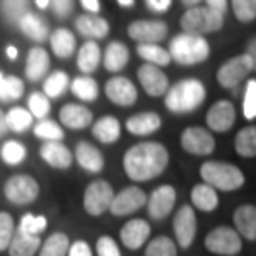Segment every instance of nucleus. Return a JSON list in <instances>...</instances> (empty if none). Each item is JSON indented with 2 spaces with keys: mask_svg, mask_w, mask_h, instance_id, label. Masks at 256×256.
<instances>
[{
  "mask_svg": "<svg viewBox=\"0 0 256 256\" xmlns=\"http://www.w3.org/2000/svg\"><path fill=\"white\" fill-rule=\"evenodd\" d=\"M200 175L203 178V183L210 185L213 190L234 192L244 185L243 172L232 163L218 160L204 162L200 168Z\"/></svg>",
  "mask_w": 256,
  "mask_h": 256,
  "instance_id": "nucleus-3",
  "label": "nucleus"
},
{
  "mask_svg": "<svg viewBox=\"0 0 256 256\" xmlns=\"http://www.w3.org/2000/svg\"><path fill=\"white\" fill-rule=\"evenodd\" d=\"M192 203L200 212H213L220 203L218 193L206 183H198L192 188Z\"/></svg>",
  "mask_w": 256,
  "mask_h": 256,
  "instance_id": "nucleus-30",
  "label": "nucleus"
},
{
  "mask_svg": "<svg viewBox=\"0 0 256 256\" xmlns=\"http://www.w3.org/2000/svg\"><path fill=\"white\" fill-rule=\"evenodd\" d=\"M4 192L10 203L30 204L38 198L40 186L34 176L18 173V175H14L8 178L7 183H5Z\"/></svg>",
  "mask_w": 256,
  "mask_h": 256,
  "instance_id": "nucleus-8",
  "label": "nucleus"
},
{
  "mask_svg": "<svg viewBox=\"0 0 256 256\" xmlns=\"http://www.w3.org/2000/svg\"><path fill=\"white\" fill-rule=\"evenodd\" d=\"M122 7H133L135 5V0H116Z\"/></svg>",
  "mask_w": 256,
  "mask_h": 256,
  "instance_id": "nucleus-57",
  "label": "nucleus"
},
{
  "mask_svg": "<svg viewBox=\"0 0 256 256\" xmlns=\"http://www.w3.org/2000/svg\"><path fill=\"white\" fill-rule=\"evenodd\" d=\"M254 57L250 54L238 55V57L230 58L220 66L216 80L223 88H236L242 82L250 75V72L254 70Z\"/></svg>",
  "mask_w": 256,
  "mask_h": 256,
  "instance_id": "nucleus-6",
  "label": "nucleus"
},
{
  "mask_svg": "<svg viewBox=\"0 0 256 256\" xmlns=\"http://www.w3.org/2000/svg\"><path fill=\"white\" fill-rule=\"evenodd\" d=\"M204 2H206L208 8L216 10V12L223 14V15H224V12H226V8H228V0H204Z\"/></svg>",
  "mask_w": 256,
  "mask_h": 256,
  "instance_id": "nucleus-53",
  "label": "nucleus"
},
{
  "mask_svg": "<svg viewBox=\"0 0 256 256\" xmlns=\"http://www.w3.org/2000/svg\"><path fill=\"white\" fill-rule=\"evenodd\" d=\"M243 115L248 120L256 118V80L252 78L246 84L244 88V98H243Z\"/></svg>",
  "mask_w": 256,
  "mask_h": 256,
  "instance_id": "nucleus-47",
  "label": "nucleus"
},
{
  "mask_svg": "<svg viewBox=\"0 0 256 256\" xmlns=\"http://www.w3.org/2000/svg\"><path fill=\"white\" fill-rule=\"evenodd\" d=\"M176 202V192L172 185H162L158 186L152 196L146 200L148 214L153 220H163L166 218L170 212L175 206Z\"/></svg>",
  "mask_w": 256,
  "mask_h": 256,
  "instance_id": "nucleus-15",
  "label": "nucleus"
},
{
  "mask_svg": "<svg viewBox=\"0 0 256 256\" xmlns=\"http://www.w3.org/2000/svg\"><path fill=\"white\" fill-rule=\"evenodd\" d=\"M28 112H30V115L38 120L47 118V115L50 114L48 96H45L44 94H40V92H34V94L28 96Z\"/></svg>",
  "mask_w": 256,
  "mask_h": 256,
  "instance_id": "nucleus-43",
  "label": "nucleus"
},
{
  "mask_svg": "<svg viewBox=\"0 0 256 256\" xmlns=\"http://www.w3.org/2000/svg\"><path fill=\"white\" fill-rule=\"evenodd\" d=\"M5 120H7L8 130H12L15 133H22L30 128L34 122V116L30 115L28 110L22 108V106H15L8 114H5Z\"/></svg>",
  "mask_w": 256,
  "mask_h": 256,
  "instance_id": "nucleus-38",
  "label": "nucleus"
},
{
  "mask_svg": "<svg viewBox=\"0 0 256 256\" xmlns=\"http://www.w3.org/2000/svg\"><path fill=\"white\" fill-rule=\"evenodd\" d=\"M105 94L110 102L118 106H132L138 98V92L135 85L126 76H114L106 82Z\"/></svg>",
  "mask_w": 256,
  "mask_h": 256,
  "instance_id": "nucleus-16",
  "label": "nucleus"
},
{
  "mask_svg": "<svg viewBox=\"0 0 256 256\" xmlns=\"http://www.w3.org/2000/svg\"><path fill=\"white\" fill-rule=\"evenodd\" d=\"M15 232L14 218L7 212H0V252H5L8 248V243L12 240Z\"/></svg>",
  "mask_w": 256,
  "mask_h": 256,
  "instance_id": "nucleus-48",
  "label": "nucleus"
},
{
  "mask_svg": "<svg viewBox=\"0 0 256 256\" xmlns=\"http://www.w3.org/2000/svg\"><path fill=\"white\" fill-rule=\"evenodd\" d=\"M50 45L58 58H68L75 52V35L68 28H57L50 35Z\"/></svg>",
  "mask_w": 256,
  "mask_h": 256,
  "instance_id": "nucleus-32",
  "label": "nucleus"
},
{
  "mask_svg": "<svg viewBox=\"0 0 256 256\" xmlns=\"http://www.w3.org/2000/svg\"><path fill=\"white\" fill-rule=\"evenodd\" d=\"M170 162L168 150L162 143L143 142L128 148L124 156V168L133 182H148L160 176Z\"/></svg>",
  "mask_w": 256,
  "mask_h": 256,
  "instance_id": "nucleus-1",
  "label": "nucleus"
},
{
  "mask_svg": "<svg viewBox=\"0 0 256 256\" xmlns=\"http://www.w3.org/2000/svg\"><path fill=\"white\" fill-rule=\"evenodd\" d=\"M96 254L98 256H122L120 248L112 236H100L96 242Z\"/></svg>",
  "mask_w": 256,
  "mask_h": 256,
  "instance_id": "nucleus-49",
  "label": "nucleus"
},
{
  "mask_svg": "<svg viewBox=\"0 0 256 256\" xmlns=\"http://www.w3.org/2000/svg\"><path fill=\"white\" fill-rule=\"evenodd\" d=\"M234 150L240 156L253 158L256 155V128L244 126L234 138Z\"/></svg>",
  "mask_w": 256,
  "mask_h": 256,
  "instance_id": "nucleus-35",
  "label": "nucleus"
},
{
  "mask_svg": "<svg viewBox=\"0 0 256 256\" xmlns=\"http://www.w3.org/2000/svg\"><path fill=\"white\" fill-rule=\"evenodd\" d=\"M7 132H8V126H7V120H5V114L0 110V138H2Z\"/></svg>",
  "mask_w": 256,
  "mask_h": 256,
  "instance_id": "nucleus-55",
  "label": "nucleus"
},
{
  "mask_svg": "<svg viewBox=\"0 0 256 256\" xmlns=\"http://www.w3.org/2000/svg\"><path fill=\"white\" fill-rule=\"evenodd\" d=\"M18 57V50L15 47H7V58L10 60H15Z\"/></svg>",
  "mask_w": 256,
  "mask_h": 256,
  "instance_id": "nucleus-56",
  "label": "nucleus"
},
{
  "mask_svg": "<svg viewBox=\"0 0 256 256\" xmlns=\"http://www.w3.org/2000/svg\"><path fill=\"white\" fill-rule=\"evenodd\" d=\"M47 218L42 216V214H32V213H27L24 214L22 220H20V230H24L25 233L28 234H35L38 236L40 233L47 230Z\"/></svg>",
  "mask_w": 256,
  "mask_h": 256,
  "instance_id": "nucleus-45",
  "label": "nucleus"
},
{
  "mask_svg": "<svg viewBox=\"0 0 256 256\" xmlns=\"http://www.w3.org/2000/svg\"><path fill=\"white\" fill-rule=\"evenodd\" d=\"M126 34L138 44H158L166 37L168 25L163 20H135L128 25Z\"/></svg>",
  "mask_w": 256,
  "mask_h": 256,
  "instance_id": "nucleus-11",
  "label": "nucleus"
},
{
  "mask_svg": "<svg viewBox=\"0 0 256 256\" xmlns=\"http://www.w3.org/2000/svg\"><path fill=\"white\" fill-rule=\"evenodd\" d=\"M146 204V194L138 186H126L120 193H116L110 203V213L115 216H126L138 212Z\"/></svg>",
  "mask_w": 256,
  "mask_h": 256,
  "instance_id": "nucleus-12",
  "label": "nucleus"
},
{
  "mask_svg": "<svg viewBox=\"0 0 256 256\" xmlns=\"http://www.w3.org/2000/svg\"><path fill=\"white\" fill-rule=\"evenodd\" d=\"M40 156L47 165L57 170H66L74 163V153L62 142H45L40 146Z\"/></svg>",
  "mask_w": 256,
  "mask_h": 256,
  "instance_id": "nucleus-19",
  "label": "nucleus"
},
{
  "mask_svg": "<svg viewBox=\"0 0 256 256\" xmlns=\"http://www.w3.org/2000/svg\"><path fill=\"white\" fill-rule=\"evenodd\" d=\"M206 98V88L198 78H185L168 86L165 106L173 114H190Z\"/></svg>",
  "mask_w": 256,
  "mask_h": 256,
  "instance_id": "nucleus-2",
  "label": "nucleus"
},
{
  "mask_svg": "<svg viewBox=\"0 0 256 256\" xmlns=\"http://www.w3.org/2000/svg\"><path fill=\"white\" fill-rule=\"evenodd\" d=\"M102 60V50L98 47V44L94 40H88L82 45V48L78 50V57H76V65H78L80 72L90 75L92 72H95L98 68Z\"/></svg>",
  "mask_w": 256,
  "mask_h": 256,
  "instance_id": "nucleus-29",
  "label": "nucleus"
},
{
  "mask_svg": "<svg viewBox=\"0 0 256 256\" xmlns=\"http://www.w3.org/2000/svg\"><path fill=\"white\" fill-rule=\"evenodd\" d=\"M25 85L24 82L15 75H4L0 72V102L10 104V102L18 100L24 95Z\"/></svg>",
  "mask_w": 256,
  "mask_h": 256,
  "instance_id": "nucleus-33",
  "label": "nucleus"
},
{
  "mask_svg": "<svg viewBox=\"0 0 256 256\" xmlns=\"http://www.w3.org/2000/svg\"><path fill=\"white\" fill-rule=\"evenodd\" d=\"M92 133H94V136L100 143L112 145V143L120 140V135H122L120 122L116 120L115 116H110V115L102 116V118L94 125V128H92Z\"/></svg>",
  "mask_w": 256,
  "mask_h": 256,
  "instance_id": "nucleus-28",
  "label": "nucleus"
},
{
  "mask_svg": "<svg viewBox=\"0 0 256 256\" xmlns=\"http://www.w3.org/2000/svg\"><path fill=\"white\" fill-rule=\"evenodd\" d=\"M82 7L90 14H98L100 12V0H80Z\"/></svg>",
  "mask_w": 256,
  "mask_h": 256,
  "instance_id": "nucleus-54",
  "label": "nucleus"
},
{
  "mask_svg": "<svg viewBox=\"0 0 256 256\" xmlns=\"http://www.w3.org/2000/svg\"><path fill=\"white\" fill-rule=\"evenodd\" d=\"M68 86V75L62 70H55L44 82V95L48 98H58Z\"/></svg>",
  "mask_w": 256,
  "mask_h": 256,
  "instance_id": "nucleus-39",
  "label": "nucleus"
},
{
  "mask_svg": "<svg viewBox=\"0 0 256 256\" xmlns=\"http://www.w3.org/2000/svg\"><path fill=\"white\" fill-rule=\"evenodd\" d=\"M173 0H146L148 7H150L153 12H166L168 8L172 7Z\"/></svg>",
  "mask_w": 256,
  "mask_h": 256,
  "instance_id": "nucleus-52",
  "label": "nucleus"
},
{
  "mask_svg": "<svg viewBox=\"0 0 256 256\" xmlns=\"http://www.w3.org/2000/svg\"><path fill=\"white\" fill-rule=\"evenodd\" d=\"M138 80L143 86V90L146 92L150 96H162L166 94L168 86V76L165 75L160 66L152 65V64H145L138 68Z\"/></svg>",
  "mask_w": 256,
  "mask_h": 256,
  "instance_id": "nucleus-14",
  "label": "nucleus"
},
{
  "mask_svg": "<svg viewBox=\"0 0 256 256\" xmlns=\"http://www.w3.org/2000/svg\"><path fill=\"white\" fill-rule=\"evenodd\" d=\"M234 120H236V110L228 100H220L213 104L206 114V125L210 130L218 133L228 132L234 125Z\"/></svg>",
  "mask_w": 256,
  "mask_h": 256,
  "instance_id": "nucleus-17",
  "label": "nucleus"
},
{
  "mask_svg": "<svg viewBox=\"0 0 256 256\" xmlns=\"http://www.w3.org/2000/svg\"><path fill=\"white\" fill-rule=\"evenodd\" d=\"M50 68V57L47 50L42 47L30 48L27 55V64H25V76L30 82L42 80Z\"/></svg>",
  "mask_w": 256,
  "mask_h": 256,
  "instance_id": "nucleus-24",
  "label": "nucleus"
},
{
  "mask_svg": "<svg viewBox=\"0 0 256 256\" xmlns=\"http://www.w3.org/2000/svg\"><path fill=\"white\" fill-rule=\"evenodd\" d=\"M182 148L192 155L208 156L214 152V138L202 126H188L180 136Z\"/></svg>",
  "mask_w": 256,
  "mask_h": 256,
  "instance_id": "nucleus-10",
  "label": "nucleus"
},
{
  "mask_svg": "<svg viewBox=\"0 0 256 256\" xmlns=\"http://www.w3.org/2000/svg\"><path fill=\"white\" fill-rule=\"evenodd\" d=\"M40 248V238L35 234L25 233L24 230L17 228L12 234V240L8 243L10 256H34Z\"/></svg>",
  "mask_w": 256,
  "mask_h": 256,
  "instance_id": "nucleus-26",
  "label": "nucleus"
},
{
  "mask_svg": "<svg viewBox=\"0 0 256 256\" xmlns=\"http://www.w3.org/2000/svg\"><path fill=\"white\" fill-rule=\"evenodd\" d=\"M172 60H175L178 65H196L202 64L208 58L210 55V45L203 37L193 34L183 32L176 37H173L168 48Z\"/></svg>",
  "mask_w": 256,
  "mask_h": 256,
  "instance_id": "nucleus-4",
  "label": "nucleus"
},
{
  "mask_svg": "<svg viewBox=\"0 0 256 256\" xmlns=\"http://www.w3.org/2000/svg\"><path fill=\"white\" fill-rule=\"evenodd\" d=\"M40 8H47L48 7V0H35Z\"/></svg>",
  "mask_w": 256,
  "mask_h": 256,
  "instance_id": "nucleus-59",
  "label": "nucleus"
},
{
  "mask_svg": "<svg viewBox=\"0 0 256 256\" xmlns=\"http://www.w3.org/2000/svg\"><path fill=\"white\" fill-rule=\"evenodd\" d=\"M145 256H176V244L168 236H156L148 243Z\"/></svg>",
  "mask_w": 256,
  "mask_h": 256,
  "instance_id": "nucleus-42",
  "label": "nucleus"
},
{
  "mask_svg": "<svg viewBox=\"0 0 256 256\" xmlns=\"http://www.w3.org/2000/svg\"><path fill=\"white\" fill-rule=\"evenodd\" d=\"M76 30L86 38L98 40L104 38L110 32V25L104 17H98L95 14H84L75 20Z\"/></svg>",
  "mask_w": 256,
  "mask_h": 256,
  "instance_id": "nucleus-22",
  "label": "nucleus"
},
{
  "mask_svg": "<svg viewBox=\"0 0 256 256\" xmlns=\"http://www.w3.org/2000/svg\"><path fill=\"white\" fill-rule=\"evenodd\" d=\"M114 186L105 180H95L85 188L84 194V206L85 212L92 216H100L110 208L114 200Z\"/></svg>",
  "mask_w": 256,
  "mask_h": 256,
  "instance_id": "nucleus-9",
  "label": "nucleus"
},
{
  "mask_svg": "<svg viewBox=\"0 0 256 256\" xmlns=\"http://www.w3.org/2000/svg\"><path fill=\"white\" fill-rule=\"evenodd\" d=\"M34 135L45 142H62L65 133L57 122L44 118L34 126Z\"/></svg>",
  "mask_w": 256,
  "mask_h": 256,
  "instance_id": "nucleus-41",
  "label": "nucleus"
},
{
  "mask_svg": "<svg viewBox=\"0 0 256 256\" xmlns=\"http://www.w3.org/2000/svg\"><path fill=\"white\" fill-rule=\"evenodd\" d=\"M233 222L240 236H244L250 242L256 240V208L253 204H242L234 210Z\"/></svg>",
  "mask_w": 256,
  "mask_h": 256,
  "instance_id": "nucleus-25",
  "label": "nucleus"
},
{
  "mask_svg": "<svg viewBox=\"0 0 256 256\" xmlns=\"http://www.w3.org/2000/svg\"><path fill=\"white\" fill-rule=\"evenodd\" d=\"M223 22H224L223 14L208 7H198V5L190 7L180 18L183 32L200 35V37H203L206 34L218 32L223 27Z\"/></svg>",
  "mask_w": 256,
  "mask_h": 256,
  "instance_id": "nucleus-5",
  "label": "nucleus"
},
{
  "mask_svg": "<svg viewBox=\"0 0 256 256\" xmlns=\"http://www.w3.org/2000/svg\"><path fill=\"white\" fill-rule=\"evenodd\" d=\"M48 5H52V10L57 17H68L74 10V0H48Z\"/></svg>",
  "mask_w": 256,
  "mask_h": 256,
  "instance_id": "nucleus-50",
  "label": "nucleus"
},
{
  "mask_svg": "<svg viewBox=\"0 0 256 256\" xmlns=\"http://www.w3.org/2000/svg\"><path fill=\"white\" fill-rule=\"evenodd\" d=\"M136 54L140 55L143 60H146V64L156 65V66H165L172 62V57L168 54V50L160 47L158 44H138Z\"/></svg>",
  "mask_w": 256,
  "mask_h": 256,
  "instance_id": "nucleus-34",
  "label": "nucleus"
},
{
  "mask_svg": "<svg viewBox=\"0 0 256 256\" xmlns=\"http://www.w3.org/2000/svg\"><path fill=\"white\" fill-rule=\"evenodd\" d=\"M72 94L84 102H94L98 96V84L92 76H76L72 82Z\"/></svg>",
  "mask_w": 256,
  "mask_h": 256,
  "instance_id": "nucleus-36",
  "label": "nucleus"
},
{
  "mask_svg": "<svg viewBox=\"0 0 256 256\" xmlns=\"http://www.w3.org/2000/svg\"><path fill=\"white\" fill-rule=\"evenodd\" d=\"M232 7L240 22L248 24L256 18V0H232Z\"/></svg>",
  "mask_w": 256,
  "mask_h": 256,
  "instance_id": "nucleus-44",
  "label": "nucleus"
},
{
  "mask_svg": "<svg viewBox=\"0 0 256 256\" xmlns=\"http://www.w3.org/2000/svg\"><path fill=\"white\" fill-rule=\"evenodd\" d=\"M70 248V240L65 233H54L45 240L40 256H66Z\"/></svg>",
  "mask_w": 256,
  "mask_h": 256,
  "instance_id": "nucleus-37",
  "label": "nucleus"
},
{
  "mask_svg": "<svg viewBox=\"0 0 256 256\" xmlns=\"http://www.w3.org/2000/svg\"><path fill=\"white\" fill-rule=\"evenodd\" d=\"M130 58V52H128L126 45L122 42H112L105 50L104 65L108 72H120L125 68Z\"/></svg>",
  "mask_w": 256,
  "mask_h": 256,
  "instance_id": "nucleus-31",
  "label": "nucleus"
},
{
  "mask_svg": "<svg viewBox=\"0 0 256 256\" xmlns=\"http://www.w3.org/2000/svg\"><path fill=\"white\" fill-rule=\"evenodd\" d=\"M152 228L146 220L133 218L124 224L120 230V240L128 250H138L143 246V243L150 238Z\"/></svg>",
  "mask_w": 256,
  "mask_h": 256,
  "instance_id": "nucleus-18",
  "label": "nucleus"
},
{
  "mask_svg": "<svg viewBox=\"0 0 256 256\" xmlns=\"http://www.w3.org/2000/svg\"><path fill=\"white\" fill-rule=\"evenodd\" d=\"M18 27L28 38L35 40V42H44V40L48 38L47 20L38 14H32V12L24 14L18 20Z\"/></svg>",
  "mask_w": 256,
  "mask_h": 256,
  "instance_id": "nucleus-27",
  "label": "nucleus"
},
{
  "mask_svg": "<svg viewBox=\"0 0 256 256\" xmlns=\"http://www.w3.org/2000/svg\"><path fill=\"white\" fill-rule=\"evenodd\" d=\"M58 116L60 122L66 128H72V130H84L94 120V114L86 106L76 104H66L65 106H62Z\"/></svg>",
  "mask_w": 256,
  "mask_h": 256,
  "instance_id": "nucleus-21",
  "label": "nucleus"
},
{
  "mask_svg": "<svg viewBox=\"0 0 256 256\" xmlns=\"http://www.w3.org/2000/svg\"><path fill=\"white\" fill-rule=\"evenodd\" d=\"M75 158H76V163H78L85 172H90V173H100L105 166V160H104L102 152L95 145H92L90 142L76 143Z\"/></svg>",
  "mask_w": 256,
  "mask_h": 256,
  "instance_id": "nucleus-20",
  "label": "nucleus"
},
{
  "mask_svg": "<svg viewBox=\"0 0 256 256\" xmlns=\"http://www.w3.org/2000/svg\"><path fill=\"white\" fill-rule=\"evenodd\" d=\"M66 256H94V254H92V250L88 244H86V242L78 240V242H75L74 244H70Z\"/></svg>",
  "mask_w": 256,
  "mask_h": 256,
  "instance_id": "nucleus-51",
  "label": "nucleus"
},
{
  "mask_svg": "<svg viewBox=\"0 0 256 256\" xmlns=\"http://www.w3.org/2000/svg\"><path fill=\"white\" fill-rule=\"evenodd\" d=\"M125 126L132 135L145 136V135L155 133L158 128L162 126V118L155 112H142V114L132 115L130 118L126 120Z\"/></svg>",
  "mask_w": 256,
  "mask_h": 256,
  "instance_id": "nucleus-23",
  "label": "nucleus"
},
{
  "mask_svg": "<svg viewBox=\"0 0 256 256\" xmlns=\"http://www.w3.org/2000/svg\"><path fill=\"white\" fill-rule=\"evenodd\" d=\"M204 248L220 256H234L242 252V236L234 228L216 226L204 238Z\"/></svg>",
  "mask_w": 256,
  "mask_h": 256,
  "instance_id": "nucleus-7",
  "label": "nucleus"
},
{
  "mask_svg": "<svg viewBox=\"0 0 256 256\" xmlns=\"http://www.w3.org/2000/svg\"><path fill=\"white\" fill-rule=\"evenodd\" d=\"M173 230L178 244L185 250L190 248L194 236H196V214L190 204H183L173 218Z\"/></svg>",
  "mask_w": 256,
  "mask_h": 256,
  "instance_id": "nucleus-13",
  "label": "nucleus"
},
{
  "mask_svg": "<svg viewBox=\"0 0 256 256\" xmlns=\"http://www.w3.org/2000/svg\"><path fill=\"white\" fill-rule=\"evenodd\" d=\"M183 4L186 5V7H194V5H198V2H202V0H182Z\"/></svg>",
  "mask_w": 256,
  "mask_h": 256,
  "instance_id": "nucleus-58",
  "label": "nucleus"
},
{
  "mask_svg": "<svg viewBox=\"0 0 256 256\" xmlns=\"http://www.w3.org/2000/svg\"><path fill=\"white\" fill-rule=\"evenodd\" d=\"M0 156H2L5 165L15 166L25 160V156H27V148L17 140H8L0 148Z\"/></svg>",
  "mask_w": 256,
  "mask_h": 256,
  "instance_id": "nucleus-40",
  "label": "nucleus"
},
{
  "mask_svg": "<svg viewBox=\"0 0 256 256\" xmlns=\"http://www.w3.org/2000/svg\"><path fill=\"white\" fill-rule=\"evenodd\" d=\"M27 0H4L2 2V10L5 18L10 24H18L20 17L24 14H27Z\"/></svg>",
  "mask_w": 256,
  "mask_h": 256,
  "instance_id": "nucleus-46",
  "label": "nucleus"
}]
</instances>
